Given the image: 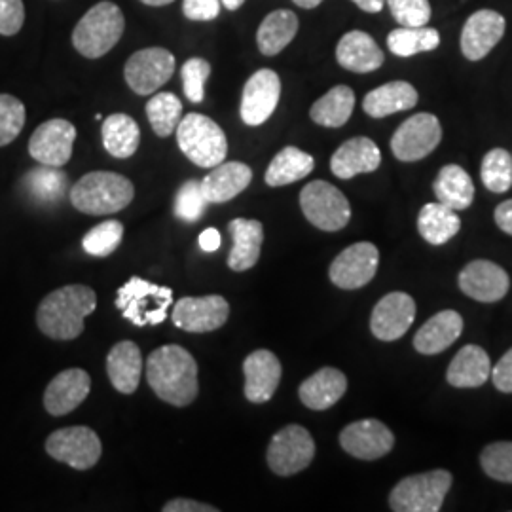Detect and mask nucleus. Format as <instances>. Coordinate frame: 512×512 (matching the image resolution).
Here are the masks:
<instances>
[{"label": "nucleus", "mask_w": 512, "mask_h": 512, "mask_svg": "<svg viewBox=\"0 0 512 512\" xmlns=\"http://www.w3.org/2000/svg\"><path fill=\"white\" fill-rule=\"evenodd\" d=\"M164 512H219L217 507L207 505V503H200L194 499H173L165 505Z\"/></svg>", "instance_id": "obj_51"}, {"label": "nucleus", "mask_w": 512, "mask_h": 512, "mask_svg": "<svg viewBox=\"0 0 512 512\" xmlns=\"http://www.w3.org/2000/svg\"><path fill=\"white\" fill-rule=\"evenodd\" d=\"M433 190L437 200L454 211L471 207L475 200V184L461 165H444L435 179Z\"/></svg>", "instance_id": "obj_32"}, {"label": "nucleus", "mask_w": 512, "mask_h": 512, "mask_svg": "<svg viewBox=\"0 0 512 512\" xmlns=\"http://www.w3.org/2000/svg\"><path fill=\"white\" fill-rule=\"evenodd\" d=\"M183 14L190 21H213L219 18L220 0H184Z\"/></svg>", "instance_id": "obj_49"}, {"label": "nucleus", "mask_w": 512, "mask_h": 512, "mask_svg": "<svg viewBox=\"0 0 512 512\" xmlns=\"http://www.w3.org/2000/svg\"><path fill=\"white\" fill-rule=\"evenodd\" d=\"M442 139L439 118L420 112L403 122L391 137V150L401 162H418L427 158Z\"/></svg>", "instance_id": "obj_11"}, {"label": "nucleus", "mask_w": 512, "mask_h": 512, "mask_svg": "<svg viewBox=\"0 0 512 512\" xmlns=\"http://www.w3.org/2000/svg\"><path fill=\"white\" fill-rule=\"evenodd\" d=\"M492 376V361L490 355L480 346H465L458 351L452 359L446 372L448 384L467 389V387H480L486 384Z\"/></svg>", "instance_id": "obj_30"}, {"label": "nucleus", "mask_w": 512, "mask_h": 512, "mask_svg": "<svg viewBox=\"0 0 512 512\" xmlns=\"http://www.w3.org/2000/svg\"><path fill=\"white\" fill-rule=\"evenodd\" d=\"M315 167V160L308 152L296 147H285L275 154L272 164L268 165L264 181L272 188L302 181Z\"/></svg>", "instance_id": "obj_35"}, {"label": "nucleus", "mask_w": 512, "mask_h": 512, "mask_svg": "<svg viewBox=\"0 0 512 512\" xmlns=\"http://www.w3.org/2000/svg\"><path fill=\"white\" fill-rule=\"evenodd\" d=\"M253 181V171L241 162H222L200 181L207 203H226L239 196Z\"/></svg>", "instance_id": "obj_26"}, {"label": "nucleus", "mask_w": 512, "mask_h": 512, "mask_svg": "<svg viewBox=\"0 0 512 512\" xmlns=\"http://www.w3.org/2000/svg\"><path fill=\"white\" fill-rule=\"evenodd\" d=\"M382 164V152L368 137H353L338 148L330 160V171L348 181L361 173H372Z\"/></svg>", "instance_id": "obj_23"}, {"label": "nucleus", "mask_w": 512, "mask_h": 512, "mask_svg": "<svg viewBox=\"0 0 512 512\" xmlns=\"http://www.w3.org/2000/svg\"><path fill=\"white\" fill-rule=\"evenodd\" d=\"M116 308L135 327H156L164 323L167 311L173 308V291L133 275L124 287L118 289Z\"/></svg>", "instance_id": "obj_5"}, {"label": "nucleus", "mask_w": 512, "mask_h": 512, "mask_svg": "<svg viewBox=\"0 0 512 512\" xmlns=\"http://www.w3.org/2000/svg\"><path fill=\"white\" fill-rule=\"evenodd\" d=\"M92 378L82 368H67L59 372L44 391V408L55 418L71 414L88 399Z\"/></svg>", "instance_id": "obj_20"}, {"label": "nucleus", "mask_w": 512, "mask_h": 512, "mask_svg": "<svg viewBox=\"0 0 512 512\" xmlns=\"http://www.w3.org/2000/svg\"><path fill=\"white\" fill-rule=\"evenodd\" d=\"M418 230L421 238L431 245H444L458 236L461 230V219L454 209L440 202L427 203L421 207L418 217Z\"/></svg>", "instance_id": "obj_36"}, {"label": "nucleus", "mask_w": 512, "mask_h": 512, "mask_svg": "<svg viewBox=\"0 0 512 512\" xmlns=\"http://www.w3.org/2000/svg\"><path fill=\"white\" fill-rule=\"evenodd\" d=\"M340 444L349 456L363 461H374L384 458L393 450L395 437L382 421L359 420L342 429Z\"/></svg>", "instance_id": "obj_17"}, {"label": "nucleus", "mask_w": 512, "mask_h": 512, "mask_svg": "<svg viewBox=\"0 0 512 512\" xmlns=\"http://www.w3.org/2000/svg\"><path fill=\"white\" fill-rule=\"evenodd\" d=\"M440 44V35L433 27H399L389 33L387 46L391 54L397 57H412L421 52L437 50Z\"/></svg>", "instance_id": "obj_39"}, {"label": "nucleus", "mask_w": 512, "mask_h": 512, "mask_svg": "<svg viewBox=\"0 0 512 512\" xmlns=\"http://www.w3.org/2000/svg\"><path fill=\"white\" fill-rule=\"evenodd\" d=\"M147 380L156 397L173 406H188L200 393L196 359L175 344L150 353Z\"/></svg>", "instance_id": "obj_1"}, {"label": "nucleus", "mask_w": 512, "mask_h": 512, "mask_svg": "<svg viewBox=\"0 0 512 512\" xmlns=\"http://www.w3.org/2000/svg\"><path fill=\"white\" fill-rule=\"evenodd\" d=\"M211 74V65L202 57H192L188 59L181 69L183 76L184 95L188 97L190 103H202L205 97V82Z\"/></svg>", "instance_id": "obj_46"}, {"label": "nucleus", "mask_w": 512, "mask_h": 512, "mask_svg": "<svg viewBox=\"0 0 512 512\" xmlns=\"http://www.w3.org/2000/svg\"><path fill=\"white\" fill-rule=\"evenodd\" d=\"M281 97V80L272 69L256 71L243 88L241 120L247 126H262L277 109Z\"/></svg>", "instance_id": "obj_16"}, {"label": "nucleus", "mask_w": 512, "mask_h": 512, "mask_svg": "<svg viewBox=\"0 0 512 512\" xmlns=\"http://www.w3.org/2000/svg\"><path fill=\"white\" fill-rule=\"evenodd\" d=\"M230 317V304L219 294L184 296L173 308V323L177 329L205 334L224 327Z\"/></svg>", "instance_id": "obj_14"}, {"label": "nucleus", "mask_w": 512, "mask_h": 512, "mask_svg": "<svg viewBox=\"0 0 512 512\" xmlns=\"http://www.w3.org/2000/svg\"><path fill=\"white\" fill-rule=\"evenodd\" d=\"M23 188L25 192L38 203V205H57L65 198L67 188H69V179L59 167H50L42 165L37 169H31L23 177Z\"/></svg>", "instance_id": "obj_37"}, {"label": "nucleus", "mask_w": 512, "mask_h": 512, "mask_svg": "<svg viewBox=\"0 0 512 512\" xmlns=\"http://www.w3.org/2000/svg\"><path fill=\"white\" fill-rule=\"evenodd\" d=\"M416 103H418L416 88L408 82L397 80L368 93L363 101V109L372 118H385L395 112L414 109Z\"/></svg>", "instance_id": "obj_31"}, {"label": "nucleus", "mask_w": 512, "mask_h": 512, "mask_svg": "<svg viewBox=\"0 0 512 512\" xmlns=\"http://www.w3.org/2000/svg\"><path fill=\"white\" fill-rule=\"evenodd\" d=\"M107 374L116 391L131 395L137 391L143 374L141 349L135 342H120L110 349L107 357Z\"/></svg>", "instance_id": "obj_29"}, {"label": "nucleus", "mask_w": 512, "mask_h": 512, "mask_svg": "<svg viewBox=\"0 0 512 512\" xmlns=\"http://www.w3.org/2000/svg\"><path fill=\"white\" fill-rule=\"evenodd\" d=\"M126 31L124 12L110 0L90 8L76 23L73 44L76 52L88 59H99L120 42Z\"/></svg>", "instance_id": "obj_4"}, {"label": "nucleus", "mask_w": 512, "mask_h": 512, "mask_svg": "<svg viewBox=\"0 0 512 512\" xmlns=\"http://www.w3.org/2000/svg\"><path fill=\"white\" fill-rule=\"evenodd\" d=\"M463 332V317L458 311L444 310L433 315L414 336V348L423 355H437L450 348Z\"/></svg>", "instance_id": "obj_28"}, {"label": "nucleus", "mask_w": 512, "mask_h": 512, "mask_svg": "<svg viewBox=\"0 0 512 512\" xmlns=\"http://www.w3.org/2000/svg\"><path fill=\"white\" fill-rule=\"evenodd\" d=\"M509 287V274L490 260H473L459 274V289L476 302H499Z\"/></svg>", "instance_id": "obj_19"}, {"label": "nucleus", "mask_w": 512, "mask_h": 512, "mask_svg": "<svg viewBox=\"0 0 512 512\" xmlns=\"http://www.w3.org/2000/svg\"><path fill=\"white\" fill-rule=\"evenodd\" d=\"M220 2L224 4V8H226V10L234 12V10H238V8L243 6V2H245V0H220Z\"/></svg>", "instance_id": "obj_56"}, {"label": "nucleus", "mask_w": 512, "mask_h": 512, "mask_svg": "<svg viewBox=\"0 0 512 512\" xmlns=\"http://www.w3.org/2000/svg\"><path fill=\"white\" fill-rule=\"evenodd\" d=\"M175 73V55L165 48H145L131 55L124 67L129 88L137 95L158 92Z\"/></svg>", "instance_id": "obj_12"}, {"label": "nucleus", "mask_w": 512, "mask_h": 512, "mask_svg": "<svg viewBox=\"0 0 512 512\" xmlns=\"http://www.w3.org/2000/svg\"><path fill=\"white\" fill-rule=\"evenodd\" d=\"M416 319V302L410 294L389 293L376 304L370 317V330L382 342L403 338Z\"/></svg>", "instance_id": "obj_18"}, {"label": "nucleus", "mask_w": 512, "mask_h": 512, "mask_svg": "<svg viewBox=\"0 0 512 512\" xmlns=\"http://www.w3.org/2000/svg\"><path fill=\"white\" fill-rule=\"evenodd\" d=\"M143 4H147V6H167V4H171L173 0H141Z\"/></svg>", "instance_id": "obj_57"}, {"label": "nucleus", "mask_w": 512, "mask_h": 512, "mask_svg": "<svg viewBox=\"0 0 512 512\" xmlns=\"http://www.w3.org/2000/svg\"><path fill=\"white\" fill-rule=\"evenodd\" d=\"M296 6H300V8H306V10H311V8H317L323 0H293Z\"/></svg>", "instance_id": "obj_55"}, {"label": "nucleus", "mask_w": 512, "mask_h": 512, "mask_svg": "<svg viewBox=\"0 0 512 512\" xmlns=\"http://www.w3.org/2000/svg\"><path fill=\"white\" fill-rule=\"evenodd\" d=\"M76 128L69 120L54 118L40 124L29 139V154L40 165L63 167L73 158Z\"/></svg>", "instance_id": "obj_15"}, {"label": "nucleus", "mask_w": 512, "mask_h": 512, "mask_svg": "<svg viewBox=\"0 0 512 512\" xmlns=\"http://www.w3.org/2000/svg\"><path fill=\"white\" fill-rule=\"evenodd\" d=\"M363 12H368V14H378V12H382V8H384L385 0H353Z\"/></svg>", "instance_id": "obj_54"}, {"label": "nucleus", "mask_w": 512, "mask_h": 512, "mask_svg": "<svg viewBox=\"0 0 512 512\" xmlns=\"http://www.w3.org/2000/svg\"><path fill=\"white\" fill-rule=\"evenodd\" d=\"M25 23L23 0H0V35L14 37Z\"/></svg>", "instance_id": "obj_48"}, {"label": "nucleus", "mask_w": 512, "mask_h": 512, "mask_svg": "<svg viewBox=\"0 0 512 512\" xmlns=\"http://www.w3.org/2000/svg\"><path fill=\"white\" fill-rule=\"evenodd\" d=\"M401 27H423L431 19L429 0H385Z\"/></svg>", "instance_id": "obj_47"}, {"label": "nucleus", "mask_w": 512, "mask_h": 512, "mask_svg": "<svg viewBox=\"0 0 512 512\" xmlns=\"http://www.w3.org/2000/svg\"><path fill=\"white\" fill-rule=\"evenodd\" d=\"M133 183L120 173L92 171L71 188V203L86 215H114L133 202Z\"/></svg>", "instance_id": "obj_3"}, {"label": "nucleus", "mask_w": 512, "mask_h": 512, "mask_svg": "<svg viewBox=\"0 0 512 512\" xmlns=\"http://www.w3.org/2000/svg\"><path fill=\"white\" fill-rule=\"evenodd\" d=\"M480 465L490 478L512 484V442L488 444L480 454Z\"/></svg>", "instance_id": "obj_44"}, {"label": "nucleus", "mask_w": 512, "mask_h": 512, "mask_svg": "<svg viewBox=\"0 0 512 512\" xmlns=\"http://www.w3.org/2000/svg\"><path fill=\"white\" fill-rule=\"evenodd\" d=\"M177 143L184 156L198 165L213 169L228 154L226 135L215 120L198 112L186 114L177 126Z\"/></svg>", "instance_id": "obj_6"}, {"label": "nucleus", "mask_w": 512, "mask_h": 512, "mask_svg": "<svg viewBox=\"0 0 512 512\" xmlns=\"http://www.w3.org/2000/svg\"><path fill=\"white\" fill-rule=\"evenodd\" d=\"M304 217L323 232H338L348 226L351 207L348 198L327 181H313L300 192Z\"/></svg>", "instance_id": "obj_8"}, {"label": "nucleus", "mask_w": 512, "mask_h": 512, "mask_svg": "<svg viewBox=\"0 0 512 512\" xmlns=\"http://www.w3.org/2000/svg\"><path fill=\"white\" fill-rule=\"evenodd\" d=\"M175 215L184 222H198L202 219L205 209H207V200L203 196L202 183L200 181H186L179 188L175 196Z\"/></svg>", "instance_id": "obj_45"}, {"label": "nucleus", "mask_w": 512, "mask_h": 512, "mask_svg": "<svg viewBox=\"0 0 512 512\" xmlns=\"http://www.w3.org/2000/svg\"><path fill=\"white\" fill-rule=\"evenodd\" d=\"M101 135H103L105 150L118 160L131 158L141 143V129L137 126V122L122 112L110 114L103 120Z\"/></svg>", "instance_id": "obj_34"}, {"label": "nucleus", "mask_w": 512, "mask_h": 512, "mask_svg": "<svg viewBox=\"0 0 512 512\" xmlns=\"http://www.w3.org/2000/svg\"><path fill=\"white\" fill-rule=\"evenodd\" d=\"M482 183L495 194H505L512 186V156L505 148L490 150L480 165Z\"/></svg>", "instance_id": "obj_41"}, {"label": "nucleus", "mask_w": 512, "mask_h": 512, "mask_svg": "<svg viewBox=\"0 0 512 512\" xmlns=\"http://www.w3.org/2000/svg\"><path fill=\"white\" fill-rule=\"evenodd\" d=\"M25 126V105L18 97L0 93V147L14 143Z\"/></svg>", "instance_id": "obj_43"}, {"label": "nucleus", "mask_w": 512, "mask_h": 512, "mask_svg": "<svg viewBox=\"0 0 512 512\" xmlns=\"http://www.w3.org/2000/svg\"><path fill=\"white\" fill-rule=\"evenodd\" d=\"M507 21L495 10H478L465 21L461 52L469 61H480L494 50L505 35Z\"/></svg>", "instance_id": "obj_21"}, {"label": "nucleus", "mask_w": 512, "mask_h": 512, "mask_svg": "<svg viewBox=\"0 0 512 512\" xmlns=\"http://www.w3.org/2000/svg\"><path fill=\"white\" fill-rule=\"evenodd\" d=\"M97 308V294L86 285H67L48 294L37 310V325L52 340H74Z\"/></svg>", "instance_id": "obj_2"}, {"label": "nucleus", "mask_w": 512, "mask_h": 512, "mask_svg": "<svg viewBox=\"0 0 512 512\" xmlns=\"http://www.w3.org/2000/svg\"><path fill=\"white\" fill-rule=\"evenodd\" d=\"M338 63L351 73L366 74L384 65V52L365 31H349L336 46Z\"/></svg>", "instance_id": "obj_24"}, {"label": "nucleus", "mask_w": 512, "mask_h": 512, "mask_svg": "<svg viewBox=\"0 0 512 512\" xmlns=\"http://www.w3.org/2000/svg\"><path fill=\"white\" fill-rule=\"evenodd\" d=\"M46 452L50 458L65 463L76 471H88L101 458L103 444L90 427L74 425L54 431L46 440Z\"/></svg>", "instance_id": "obj_9"}, {"label": "nucleus", "mask_w": 512, "mask_h": 512, "mask_svg": "<svg viewBox=\"0 0 512 512\" xmlns=\"http://www.w3.org/2000/svg\"><path fill=\"white\" fill-rule=\"evenodd\" d=\"M147 116L154 133L165 139L183 120V103L175 93H156L147 103Z\"/></svg>", "instance_id": "obj_40"}, {"label": "nucleus", "mask_w": 512, "mask_h": 512, "mask_svg": "<svg viewBox=\"0 0 512 512\" xmlns=\"http://www.w3.org/2000/svg\"><path fill=\"white\" fill-rule=\"evenodd\" d=\"M228 232L232 236V251L228 256V266L234 272H247L255 268L262 241H264V226L260 220L234 219L228 224Z\"/></svg>", "instance_id": "obj_27"}, {"label": "nucleus", "mask_w": 512, "mask_h": 512, "mask_svg": "<svg viewBox=\"0 0 512 512\" xmlns=\"http://www.w3.org/2000/svg\"><path fill=\"white\" fill-rule=\"evenodd\" d=\"M452 488V475L444 469L406 476L389 495L395 512H439Z\"/></svg>", "instance_id": "obj_7"}, {"label": "nucleus", "mask_w": 512, "mask_h": 512, "mask_svg": "<svg viewBox=\"0 0 512 512\" xmlns=\"http://www.w3.org/2000/svg\"><path fill=\"white\" fill-rule=\"evenodd\" d=\"M355 109V93L349 86H336L313 103L311 120L323 128H342Z\"/></svg>", "instance_id": "obj_38"}, {"label": "nucleus", "mask_w": 512, "mask_h": 512, "mask_svg": "<svg viewBox=\"0 0 512 512\" xmlns=\"http://www.w3.org/2000/svg\"><path fill=\"white\" fill-rule=\"evenodd\" d=\"M348 391V378L332 366H325L317 370L308 380H304L298 395L304 406L310 410H329L334 404L338 403Z\"/></svg>", "instance_id": "obj_25"}, {"label": "nucleus", "mask_w": 512, "mask_h": 512, "mask_svg": "<svg viewBox=\"0 0 512 512\" xmlns=\"http://www.w3.org/2000/svg\"><path fill=\"white\" fill-rule=\"evenodd\" d=\"M378 264H380V251L374 243H368V241L353 243L330 264V281L344 291L361 289L374 279V275L378 272Z\"/></svg>", "instance_id": "obj_13"}, {"label": "nucleus", "mask_w": 512, "mask_h": 512, "mask_svg": "<svg viewBox=\"0 0 512 512\" xmlns=\"http://www.w3.org/2000/svg\"><path fill=\"white\" fill-rule=\"evenodd\" d=\"M122 239H124V224L120 220H105L84 236L82 247L88 255L105 258L120 247Z\"/></svg>", "instance_id": "obj_42"}, {"label": "nucleus", "mask_w": 512, "mask_h": 512, "mask_svg": "<svg viewBox=\"0 0 512 512\" xmlns=\"http://www.w3.org/2000/svg\"><path fill=\"white\" fill-rule=\"evenodd\" d=\"M220 245H222V238H220L219 230L207 228L200 234V247L205 253H215Z\"/></svg>", "instance_id": "obj_53"}, {"label": "nucleus", "mask_w": 512, "mask_h": 512, "mask_svg": "<svg viewBox=\"0 0 512 512\" xmlns=\"http://www.w3.org/2000/svg\"><path fill=\"white\" fill-rule=\"evenodd\" d=\"M315 458V442L302 425H287L277 431L268 446V465L275 475L293 476L310 467Z\"/></svg>", "instance_id": "obj_10"}, {"label": "nucleus", "mask_w": 512, "mask_h": 512, "mask_svg": "<svg viewBox=\"0 0 512 512\" xmlns=\"http://www.w3.org/2000/svg\"><path fill=\"white\" fill-rule=\"evenodd\" d=\"M495 224L505 232L512 236V200L499 203L495 209Z\"/></svg>", "instance_id": "obj_52"}, {"label": "nucleus", "mask_w": 512, "mask_h": 512, "mask_svg": "<svg viewBox=\"0 0 512 512\" xmlns=\"http://www.w3.org/2000/svg\"><path fill=\"white\" fill-rule=\"evenodd\" d=\"M298 33V18L291 10H275L262 19L256 42L258 50L268 57L283 52Z\"/></svg>", "instance_id": "obj_33"}, {"label": "nucleus", "mask_w": 512, "mask_h": 512, "mask_svg": "<svg viewBox=\"0 0 512 512\" xmlns=\"http://www.w3.org/2000/svg\"><path fill=\"white\" fill-rule=\"evenodd\" d=\"M245 397L249 403H268L277 391L283 368L270 349H256L245 363Z\"/></svg>", "instance_id": "obj_22"}, {"label": "nucleus", "mask_w": 512, "mask_h": 512, "mask_svg": "<svg viewBox=\"0 0 512 512\" xmlns=\"http://www.w3.org/2000/svg\"><path fill=\"white\" fill-rule=\"evenodd\" d=\"M492 382L501 393H512V349H509L497 365L492 366Z\"/></svg>", "instance_id": "obj_50"}]
</instances>
